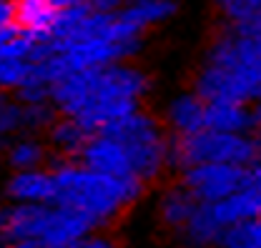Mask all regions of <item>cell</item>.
I'll return each mask as SVG.
<instances>
[{"label":"cell","instance_id":"d4e9b609","mask_svg":"<svg viewBox=\"0 0 261 248\" xmlns=\"http://www.w3.org/2000/svg\"><path fill=\"white\" fill-rule=\"evenodd\" d=\"M10 248H78V243L75 246H50V243H43V241H20Z\"/></svg>","mask_w":261,"mask_h":248},{"label":"cell","instance_id":"4fadbf2b","mask_svg":"<svg viewBox=\"0 0 261 248\" xmlns=\"http://www.w3.org/2000/svg\"><path fill=\"white\" fill-rule=\"evenodd\" d=\"M168 125L173 135H194L206 128V100L198 93H184L168 103Z\"/></svg>","mask_w":261,"mask_h":248},{"label":"cell","instance_id":"e0dca14e","mask_svg":"<svg viewBox=\"0 0 261 248\" xmlns=\"http://www.w3.org/2000/svg\"><path fill=\"white\" fill-rule=\"evenodd\" d=\"M219 248H261V216L228 226L219 238Z\"/></svg>","mask_w":261,"mask_h":248},{"label":"cell","instance_id":"d6986e66","mask_svg":"<svg viewBox=\"0 0 261 248\" xmlns=\"http://www.w3.org/2000/svg\"><path fill=\"white\" fill-rule=\"evenodd\" d=\"M23 125H25V108H23V103H8L0 111V148L5 146L8 135L20 130Z\"/></svg>","mask_w":261,"mask_h":248},{"label":"cell","instance_id":"7c38bea8","mask_svg":"<svg viewBox=\"0 0 261 248\" xmlns=\"http://www.w3.org/2000/svg\"><path fill=\"white\" fill-rule=\"evenodd\" d=\"M206 128L221 130V133H254L249 103L206 100Z\"/></svg>","mask_w":261,"mask_h":248},{"label":"cell","instance_id":"9a60e30c","mask_svg":"<svg viewBox=\"0 0 261 248\" xmlns=\"http://www.w3.org/2000/svg\"><path fill=\"white\" fill-rule=\"evenodd\" d=\"M196 206H198V201L184 186H178V188H171L168 193H163L159 213H161V221L168 228L181 231L189 223V218L194 216Z\"/></svg>","mask_w":261,"mask_h":248},{"label":"cell","instance_id":"2e32d148","mask_svg":"<svg viewBox=\"0 0 261 248\" xmlns=\"http://www.w3.org/2000/svg\"><path fill=\"white\" fill-rule=\"evenodd\" d=\"M91 135H93V133H91L86 125L78 123V121L70 118V116H65L63 121L53 123V128H50V141H53V146H56L61 153L75 155V158L81 155L83 146L88 143Z\"/></svg>","mask_w":261,"mask_h":248},{"label":"cell","instance_id":"ac0fdd59","mask_svg":"<svg viewBox=\"0 0 261 248\" xmlns=\"http://www.w3.org/2000/svg\"><path fill=\"white\" fill-rule=\"evenodd\" d=\"M43 146L35 143L31 138H23L18 143H13L8 148V163L13 166V171H31V168H40L43 160Z\"/></svg>","mask_w":261,"mask_h":248},{"label":"cell","instance_id":"cb8c5ba5","mask_svg":"<svg viewBox=\"0 0 261 248\" xmlns=\"http://www.w3.org/2000/svg\"><path fill=\"white\" fill-rule=\"evenodd\" d=\"M78 248H116V243L106 236H88L78 243Z\"/></svg>","mask_w":261,"mask_h":248},{"label":"cell","instance_id":"5b68a950","mask_svg":"<svg viewBox=\"0 0 261 248\" xmlns=\"http://www.w3.org/2000/svg\"><path fill=\"white\" fill-rule=\"evenodd\" d=\"M98 133H108L123 146V151L130 158L136 178H141L143 183L153 181L168 163V138L163 135L159 121L151 118L148 113L136 111L121 121L108 123Z\"/></svg>","mask_w":261,"mask_h":248},{"label":"cell","instance_id":"44dd1931","mask_svg":"<svg viewBox=\"0 0 261 248\" xmlns=\"http://www.w3.org/2000/svg\"><path fill=\"white\" fill-rule=\"evenodd\" d=\"M15 25V15H13V0H0V45H5L8 40H13L18 35Z\"/></svg>","mask_w":261,"mask_h":248},{"label":"cell","instance_id":"277c9868","mask_svg":"<svg viewBox=\"0 0 261 248\" xmlns=\"http://www.w3.org/2000/svg\"><path fill=\"white\" fill-rule=\"evenodd\" d=\"M261 160L259 133H221L203 128L194 135H173L168 141V163L178 171L201 163H228L249 168Z\"/></svg>","mask_w":261,"mask_h":248},{"label":"cell","instance_id":"7a4b0ae2","mask_svg":"<svg viewBox=\"0 0 261 248\" xmlns=\"http://www.w3.org/2000/svg\"><path fill=\"white\" fill-rule=\"evenodd\" d=\"M196 93L203 100H261V43L224 31L206 53L196 78Z\"/></svg>","mask_w":261,"mask_h":248},{"label":"cell","instance_id":"ffe728a7","mask_svg":"<svg viewBox=\"0 0 261 248\" xmlns=\"http://www.w3.org/2000/svg\"><path fill=\"white\" fill-rule=\"evenodd\" d=\"M216 5L228 18V23H239L261 13V0H216Z\"/></svg>","mask_w":261,"mask_h":248},{"label":"cell","instance_id":"484cf974","mask_svg":"<svg viewBox=\"0 0 261 248\" xmlns=\"http://www.w3.org/2000/svg\"><path fill=\"white\" fill-rule=\"evenodd\" d=\"M251 121H254V133L261 135V100L254 103V108H251Z\"/></svg>","mask_w":261,"mask_h":248},{"label":"cell","instance_id":"52a82bcc","mask_svg":"<svg viewBox=\"0 0 261 248\" xmlns=\"http://www.w3.org/2000/svg\"><path fill=\"white\" fill-rule=\"evenodd\" d=\"M45 58V43L25 33L0 45V91H20L35 80L38 63Z\"/></svg>","mask_w":261,"mask_h":248},{"label":"cell","instance_id":"8fae6325","mask_svg":"<svg viewBox=\"0 0 261 248\" xmlns=\"http://www.w3.org/2000/svg\"><path fill=\"white\" fill-rule=\"evenodd\" d=\"M13 15L18 31L35 40H48L61 15L56 0H13Z\"/></svg>","mask_w":261,"mask_h":248},{"label":"cell","instance_id":"8992f818","mask_svg":"<svg viewBox=\"0 0 261 248\" xmlns=\"http://www.w3.org/2000/svg\"><path fill=\"white\" fill-rule=\"evenodd\" d=\"M246 168L228 163H201L181 171V186L194 196L198 203H216L244 186Z\"/></svg>","mask_w":261,"mask_h":248},{"label":"cell","instance_id":"30bf717a","mask_svg":"<svg viewBox=\"0 0 261 248\" xmlns=\"http://www.w3.org/2000/svg\"><path fill=\"white\" fill-rule=\"evenodd\" d=\"M5 190L13 203L50 206V203H56V176H53V171H43V168L15 171Z\"/></svg>","mask_w":261,"mask_h":248},{"label":"cell","instance_id":"7402d4cb","mask_svg":"<svg viewBox=\"0 0 261 248\" xmlns=\"http://www.w3.org/2000/svg\"><path fill=\"white\" fill-rule=\"evenodd\" d=\"M228 31L239 33L244 38H251V40H259L261 43V13L251 15V18H244L239 23H228Z\"/></svg>","mask_w":261,"mask_h":248},{"label":"cell","instance_id":"9c48e42d","mask_svg":"<svg viewBox=\"0 0 261 248\" xmlns=\"http://www.w3.org/2000/svg\"><path fill=\"white\" fill-rule=\"evenodd\" d=\"M78 163L103 173V176H113V178H136L133 166H130L128 153L123 151V146L108 135V133H93L88 138V143L83 146V151L78 155ZM141 181V178H138Z\"/></svg>","mask_w":261,"mask_h":248},{"label":"cell","instance_id":"3957f363","mask_svg":"<svg viewBox=\"0 0 261 248\" xmlns=\"http://www.w3.org/2000/svg\"><path fill=\"white\" fill-rule=\"evenodd\" d=\"M56 176V206L78 211L96 226L108 223L141 196L143 181L138 178H113L96 173L78 160L61 163L53 168Z\"/></svg>","mask_w":261,"mask_h":248},{"label":"cell","instance_id":"603a6c76","mask_svg":"<svg viewBox=\"0 0 261 248\" xmlns=\"http://www.w3.org/2000/svg\"><path fill=\"white\" fill-rule=\"evenodd\" d=\"M126 0H86V8L91 13H118Z\"/></svg>","mask_w":261,"mask_h":248},{"label":"cell","instance_id":"6da1fadb","mask_svg":"<svg viewBox=\"0 0 261 248\" xmlns=\"http://www.w3.org/2000/svg\"><path fill=\"white\" fill-rule=\"evenodd\" d=\"M146 91L148 78L143 70L128 63H113L63 75L50 91V103L63 116L98 133L108 123L136 113Z\"/></svg>","mask_w":261,"mask_h":248},{"label":"cell","instance_id":"ba28073f","mask_svg":"<svg viewBox=\"0 0 261 248\" xmlns=\"http://www.w3.org/2000/svg\"><path fill=\"white\" fill-rule=\"evenodd\" d=\"M50 206H40V203L3 206L0 208V248H10L20 241H43L48 218H50Z\"/></svg>","mask_w":261,"mask_h":248},{"label":"cell","instance_id":"5bb4252c","mask_svg":"<svg viewBox=\"0 0 261 248\" xmlns=\"http://www.w3.org/2000/svg\"><path fill=\"white\" fill-rule=\"evenodd\" d=\"M173 13H176L173 0H126L123 8H121V15L141 33L151 25H159L163 20H168Z\"/></svg>","mask_w":261,"mask_h":248}]
</instances>
